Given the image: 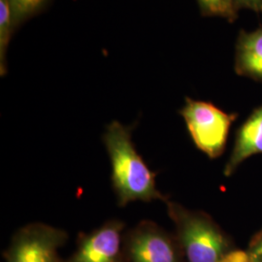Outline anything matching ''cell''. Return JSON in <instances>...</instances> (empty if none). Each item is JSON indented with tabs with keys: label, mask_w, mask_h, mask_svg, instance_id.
I'll return each instance as SVG.
<instances>
[{
	"label": "cell",
	"mask_w": 262,
	"mask_h": 262,
	"mask_svg": "<svg viewBox=\"0 0 262 262\" xmlns=\"http://www.w3.org/2000/svg\"><path fill=\"white\" fill-rule=\"evenodd\" d=\"M199 7L207 16L221 17L233 20L238 7L235 0H197Z\"/></svg>",
	"instance_id": "cell-10"
},
{
	"label": "cell",
	"mask_w": 262,
	"mask_h": 262,
	"mask_svg": "<svg viewBox=\"0 0 262 262\" xmlns=\"http://www.w3.org/2000/svg\"><path fill=\"white\" fill-rule=\"evenodd\" d=\"M165 203L188 262H219L229 253L225 234L209 215L168 200Z\"/></svg>",
	"instance_id": "cell-2"
},
{
	"label": "cell",
	"mask_w": 262,
	"mask_h": 262,
	"mask_svg": "<svg viewBox=\"0 0 262 262\" xmlns=\"http://www.w3.org/2000/svg\"><path fill=\"white\" fill-rule=\"evenodd\" d=\"M249 255L253 262H262V229L253 238V242L250 246Z\"/></svg>",
	"instance_id": "cell-12"
},
{
	"label": "cell",
	"mask_w": 262,
	"mask_h": 262,
	"mask_svg": "<svg viewBox=\"0 0 262 262\" xmlns=\"http://www.w3.org/2000/svg\"><path fill=\"white\" fill-rule=\"evenodd\" d=\"M67 234L43 224H32L15 235L7 253V262H58L57 249Z\"/></svg>",
	"instance_id": "cell-4"
},
{
	"label": "cell",
	"mask_w": 262,
	"mask_h": 262,
	"mask_svg": "<svg viewBox=\"0 0 262 262\" xmlns=\"http://www.w3.org/2000/svg\"><path fill=\"white\" fill-rule=\"evenodd\" d=\"M219 262H253L249 253L242 251H233L226 253Z\"/></svg>",
	"instance_id": "cell-13"
},
{
	"label": "cell",
	"mask_w": 262,
	"mask_h": 262,
	"mask_svg": "<svg viewBox=\"0 0 262 262\" xmlns=\"http://www.w3.org/2000/svg\"><path fill=\"white\" fill-rule=\"evenodd\" d=\"M132 128L114 121L104 133L103 141L112 166V184L120 206L141 200L167 201L156 186V173L141 158L131 139Z\"/></svg>",
	"instance_id": "cell-1"
},
{
	"label": "cell",
	"mask_w": 262,
	"mask_h": 262,
	"mask_svg": "<svg viewBox=\"0 0 262 262\" xmlns=\"http://www.w3.org/2000/svg\"><path fill=\"white\" fill-rule=\"evenodd\" d=\"M235 70L239 75L262 81V28L240 33L236 47Z\"/></svg>",
	"instance_id": "cell-8"
},
{
	"label": "cell",
	"mask_w": 262,
	"mask_h": 262,
	"mask_svg": "<svg viewBox=\"0 0 262 262\" xmlns=\"http://www.w3.org/2000/svg\"><path fill=\"white\" fill-rule=\"evenodd\" d=\"M48 0H8L15 27L30 18L47 3Z\"/></svg>",
	"instance_id": "cell-11"
},
{
	"label": "cell",
	"mask_w": 262,
	"mask_h": 262,
	"mask_svg": "<svg viewBox=\"0 0 262 262\" xmlns=\"http://www.w3.org/2000/svg\"><path fill=\"white\" fill-rule=\"evenodd\" d=\"M15 28L12 11L8 0H0V73L6 74L7 49Z\"/></svg>",
	"instance_id": "cell-9"
},
{
	"label": "cell",
	"mask_w": 262,
	"mask_h": 262,
	"mask_svg": "<svg viewBox=\"0 0 262 262\" xmlns=\"http://www.w3.org/2000/svg\"><path fill=\"white\" fill-rule=\"evenodd\" d=\"M123 224L110 221L84 236L69 262H121Z\"/></svg>",
	"instance_id": "cell-6"
},
{
	"label": "cell",
	"mask_w": 262,
	"mask_h": 262,
	"mask_svg": "<svg viewBox=\"0 0 262 262\" xmlns=\"http://www.w3.org/2000/svg\"><path fill=\"white\" fill-rule=\"evenodd\" d=\"M181 115L197 148L210 159L219 158L225 150L236 115L227 114L210 102L191 98L186 99Z\"/></svg>",
	"instance_id": "cell-3"
},
{
	"label": "cell",
	"mask_w": 262,
	"mask_h": 262,
	"mask_svg": "<svg viewBox=\"0 0 262 262\" xmlns=\"http://www.w3.org/2000/svg\"><path fill=\"white\" fill-rule=\"evenodd\" d=\"M262 154V105L256 108L237 132L234 148L225 165V176H231L250 157Z\"/></svg>",
	"instance_id": "cell-7"
},
{
	"label": "cell",
	"mask_w": 262,
	"mask_h": 262,
	"mask_svg": "<svg viewBox=\"0 0 262 262\" xmlns=\"http://www.w3.org/2000/svg\"><path fill=\"white\" fill-rule=\"evenodd\" d=\"M127 255L130 262H179L171 238L151 222H142L131 231Z\"/></svg>",
	"instance_id": "cell-5"
},
{
	"label": "cell",
	"mask_w": 262,
	"mask_h": 262,
	"mask_svg": "<svg viewBox=\"0 0 262 262\" xmlns=\"http://www.w3.org/2000/svg\"><path fill=\"white\" fill-rule=\"evenodd\" d=\"M235 3L238 8L262 11V0H235Z\"/></svg>",
	"instance_id": "cell-14"
}]
</instances>
